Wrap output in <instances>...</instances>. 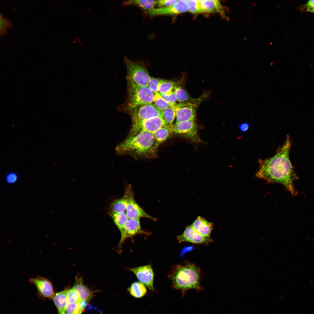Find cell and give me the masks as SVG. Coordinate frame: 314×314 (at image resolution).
I'll use <instances>...</instances> for the list:
<instances>
[{
  "label": "cell",
  "instance_id": "obj_5",
  "mask_svg": "<svg viewBox=\"0 0 314 314\" xmlns=\"http://www.w3.org/2000/svg\"><path fill=\"white\" fill-rule=\"evenodd\" d=\"M124 60L127 71V77L139 85L147 87L151 77L145 66L126 57Z\"/></svg>",
  "mask_w": 314,
  "mask_h": 314
},
{
  "label": "cell",
  "instance_id": "obj_26",
  "mask_svg": "<svg viewBox=\"0 0 314 314\" xmlns=\"http://www.w3.org/2000/svg\"><path fill=\"white\" fill-rule=\"evenodd\" d=\"M174 106H170L161 111V116L166 124L171 126L173 125L176 113Z\"/></svg>",
  "mask_w": 314,
  "mask_h": 314
},
{
  "label": "cell",
  "instance_id": "obj_21",
  "mask_svg": "<svg viewBox=\"0 0 314 314\" xmlns=\"http://www.w3.org/2000/svg\"><path fill=\"white\" fill-rule=\"evenodd\" d=\"M157 4V0H132L124 3L125 5L135 6L147 12L154 8Z\"/></svg>",
  "mask_w": 314,
  "mask_h": 314
},
{
  "label": "cell",
  "instance_id": "obj_28",
  "mask_svg": "<svg viewBox=\"0 0 314 314\" xmlns=\"http://www.w3.org/2000/svg\"><path fill=\"white\" fill-rule=\"evenodd\" d=\"M0 34L2 36L6 35L8 30L13 27V25L10 20L8 18L4 17L3 15L0 14Z\"/></svg>",
  "mask_w": 314,
  "mask_h": 314
},
{
  "label": "cell",
  "instance_id": "obj_15",
  "mask_svg": "<svg viewBox=\"0 0 314 314\" xmlns=\"http://www.w3.org/2000/svg\"><path fill=\"white\" fill-rule=\"evenodd\" d=\"M30 282L34 284L39 293L43 297L53 298L54 293L51 282L42 277H37L30 279Z\"/></svg>",
  "mask_w": 314,
  "mask_h": 314
},
{
  "label": "cell",
  "instance_id": "obj_36",
  "mask_svg": "<svg viewBox=\"0 0 314 314\" xmlns=\"http://www.w3.org/2000/svg\"><path fill=\"white\" fill-rule=\"evenodd\" d=\"M5 179L6 182L8 183H13L17 181V176L15 173L11 172L6 175Z\"/></svg>",
  "mask_w": 314,
  "mask_h": 314
},
{
  "label": "cell",
  "instance_id": "obj_12",
  "mask_svg": "<svg viewBox=\"0 0 314 314\" xmlns=\"http://www.w3.org/2000/svg\"><path fill=\"white\" fill-rule=\"evenodd\" d=\"M141 229L140 219L129 218L120 231L121 238L118 247L121 250L122 245L127 238L142 233Z\"/></svg>",
  "mask_w": 314,
  "mask_h": 314
},
{
  "label": "cell",
  "instance_id": "obj_38",
  "mask_svg": "<svg viewBox=\"0 0 314 314\" xmlns=\"http://www.w3.org/2000/svg\"><path fill=\"white\" fill-rule=\"evenodd\" d=\"M249 126L247 123H243L240 126L239 128L241 131H247L248 129Z\"/></svg>",
  "mask_w": 314,
  "mask_h": 314
},
{
  "label": "cell",
  "instance_id": "obj_39",
  "mask_svg": "<svg viewBox=\"0 0 314 314\" xmlns=\"http://www.w3.org/2000/svg\"><path fill=\"white\" fill-rule=\"evenodd\" d=\"M192 249L193 247L191 246L185 247L181 252V256H182V255H183L185 253L189 251H190Z\"/></svg>",
  "mask_w": 314,
  "mask_h": 314
},
{
  "label": "cell",
  "instance_id": "obj_32",
  "mask_svg": "<svg viewBox=\"0 0 314 314\" xmlns=\"http://www.w3.org/2000/svg\"><path fill=\"white\" fill-rule=\"evenodd\" d=\"M67 297L68 303H77L81 301L78 294L73 288L67 290Z\"/></svg>",
  "mask_w": 314,
  "mask_h": 314
},
{
  "label": "cell",
  "instance_id": "obj_31",
  "mask_svg": "<svg viewBox=\"0 0 314 314\" xmlns=\"http://www.w3.org/2000/svg\"><path fill=\"white\" fill-rule=\"evenodd\" d=\"M80 301L77 303H68L65 312L74 314H81L83 309L81 307Z\"/></svg>",
  "mask_w": 314,
  "mask_h": 314
},
{
  "label": "cell",
  "instance_id": "obj_33",
  "mask_svg": "<svg viewBox=\"0 0 314 314\" xmlns=\"http://www.w3.org/2000/svg\"><path fill=\"white\" fill-rule=\"evenodd\" d=\"M161 79L151 77L148 87L155 94L158 93V87Z\"/></svg>",
  "mask_w": 314,
  "mask_h": 314
},
{
  "label": "cell",
  "instance_id": "obj_18",
  "mask_svg": "<svg viewBox=\"0 0 314 314\" xmlns=\"http://www.w3.org/2000/svg\"><path fill=\"white\" fill-rule=\"evenodd\" d=\"M204 13H218L223 15V7L221 3L217 0H199Z\"/></svg>",
  "mask_w": 314,
  "mask_h": 314
},
{
  "label": "cell",
  "instance_id": "obj_27",
  "mask_svg": "<svg viewBox=\"0 0 314 314\" xmlns=\"http://www.w3.org/2000/svg\"><path fill=\"white\" fill-rule=\"evenodd\" d=\"M174 90L177 100L180 103L192 100L186 91L181 87L176 84Z\"/></svg>",
  "mask_w": 314,
  "mask_h": 314
},
{
  "label": "cell",
  "instance_id": "obj_8",
  "mask_svg": "<svg viewBox=\"0 0 314 314\" xmlns=\"http://www.w3.org/2000/svg\"><path fill=\"white\" fill-rule=\"evenodd\" d=\"M172 128L173 133L185 137L192 142L200 141L195 119L176 123L173 125Z\"/></svg>",
  "mask_w": 314,
  "mask_h": 314
},
{
  "label": "cell",
  "instance_id": "obj_1",
  "mask_svg": "<svg viewBox=\"0 0 314 314\" xmlns=\"http://www.w3.org/2000/svg\"><path fill=\"white\" fill-rule=\"evenodd\" d=\"M291 143L290 137L278 148L273 156L258 161L259 167L256 176L269 183L283 185L293 195H297L293 182L298 178L289 158Z\"/></svg>",
  "mask_w": 314,
  "mask_h": 314
},
{
  "label": "cell",
  "instance_id": "obj_4",
  "mask_svg": "<svg viewBox=\"0 0 314 314\" xmlns=\"http://www.w3.org/2000/svg\"><path fill=\"white\" fill-rule=\"evenodd\" d=\"M130 110L141 104L152 103L155 94L147 86L140 85L127 77Z\"/></svg>",
  "mask_w": 314,
  "mask_h": 314
},
{
  "label": "cell",
  "instance_id": "obj_29",
  "mask_svg": "<svg viewBox=\"0 0 314 314\" xmlns=\"http://www.w3.org/2000/svg\"><path fill=\"white\" fill-rule=\"evenodd\" d=\"M153 102L154 105L161 111L170 106L158 93L155 94Z\"/></svg>",
  "mask_w": 314,
  "mask_h": 314
},
{
  "label": "cell",
  "instance_id": "obj_37",
  "mask_svg": "<svg viewBox=\"0 0 314 314\" xmlns=\"http://www.w3.org/2000/svg\"><path fill=\"white\" fill-rule=\"evenodd\" d=\"M303 9L307 12L314 8V0L308 1L303 5Z\"/></svg>",
  "mask_w": 314,
  "mask_h": 314
},
{
  "label": "cell",
  "instance_id": "obj_11",
  "mask_svg": "<svg viewBox=\"0 0 314 314\" xmlns=\"http://www.w3.org/2000/svg\"><path fill=\"white\" fill-rule=\"evenodd\" d=\"M188 0H178L173 5L166 7L154 8L147 12L151 16L173 15L188 11Z\"/></svg>",
  "mask_w": 314,
  "mask_h": 314
},
{
  "label": "cell",
  "instance_id": "obj_22",
  "mask_svg": "<svg viewBox=\"0 0 314 314\" xmlns=\"http://www.w3.org/2000/svg\"><path fill=\"white\" fill-rule=\"evenodd\" d=\"M129 292L132 296L139 298L144 295L147 292V290L145 285L143 283L138 282H135L133 283L129 289Z\"/></svg>",
  "mask_w": 314,
  "mask_h": 314
},
{
  "label": "cell",
  "instance_id": "obj_24",
  "mask_svg": "<svg viewBox=\"0 0 314 314\" xmlns=\"http://www.w3.org/2000/svg\"><path fill=\"white\" fill-rule=\"evenodd\" d=\"M175 82L170 80L161 79L158 88V93L160 94L168 95L174 90Z\"/></svg>",
  "mask_w": 314,
  "mask_h": 314
},
{
  "label": "cell",
  "instance_id": "obj_7",
  "mask_svg": "<svg viewBox=\"0 0 314 314\" xmlns=\"http://www.w3.org/2000/svg\"><path fill=\"white\" fill-rule=\"evenodd\" d=\"M166 124L161 116L132 123L129 136L135 135L142 131L153 134Z\"/></svg>",
  "mask_w": 314,
  "mask_h": 314
},
{
  "label": "cell",
  "instance_id": "obj_20",
  "mask_svg": "<svg viewBox=\"0 0 314 314\" xmlns=\"http://www.w3.org/2000/svg\"><path fill=\"white\" fill-rule=\"evenodd\" d=\"M172 126L166 124L153 133L158 146L166 140L173 133Z\"/></svg>",
  "mask_w": 314,
  "mask_h": 314
},
{
  "label": "cell",
  "instance_id": "obj_6",
  "mask_svg": "<svg viewBox=\"0 0 314 314\" xmlns=\"http://www.w3.org/2000/svg\"><path fill=\"white\" fill-rule=\"evenodd\" d=\"M124 195L127 200L126 213L128 218L140 219L141 217H146L156 221V219L145 212L135 201L130 185H128L126 187Z\"/></svg>",
  "mask_w": 314,
  "mask_h": 314
},
{
  "label": "cell",
  "instance_id": "obj_9",
  "mask_svg": "<svg viewBox=\"0 0 314 314\" xmlns=\"http://www.w3.org/2000/svg\"><path fill=\"white\" fill-rule=\"evenodd\" d=\"M130 110L132 123L161 115V111L152 103L138 105Z\"/></svg>",
  "mask_w": 314,
  "mask_h": 314
},
{
  "label": "cell",
  "instance_id": "obj_35",
  "mask_svg": "<svg viewBox=\"0 0 314 314\" xmlns=\"http://www.w3.org/2000/svg\"><path fill=\"white\" fill-rule=\"evenodd\" d=\"M178 1L177 0H157V6L158 7V8L168 7L173 5Z\"/></svg>",
  "mask_w": 314,
  "mask_h": 314
},
{
  "label": "cell",
  "instance_id": "obj_40",
  "mask_svg": "<svg viewBox=\"0 0 314 314\" xmlns=\"http://www.w3.org/2000/svg\"><path fill=\"white\" fill-rule=\"evenodd\" d=\"M308 12L314 13V8L310 10Z\"/></svg>",
  "mask_w": 314,
  "mask_h": 314
},
{
  "label": "cell",
  "instance_id": "obj_16",
  "mask_svg": "<svg viewBox=\"0 0 314 314\" xmlns=\"http://www.w3.org/2000/svg\"><path fill=\"white\" fill-rule=\"evenodd\" d=\"M191 226L199 233L207 238H210L213 226L212 223L208 222L200 216L197 217Z\"/></svg>",
  "mask_w": 314,
  "mask_h": 314
},
{
  "label": "cell",
  "instance_id": "obj_30",
  "mask_svg": "<svg viewBox=\"0 0 314 314\" xmlns=\"http://www.w3.org/2000/svg\"><path fill=\"white\" fill-rule=\"evenodd\" d=\"M188 11L192 14L204 13L200 4L199 0H190L188 1Z\"/></svg>",
  "mask_w": 314,
  "mask_h": 314
},
{
  "label": "cell",
  "instance_id": "obj_23",
  "mask_svg": "<svg viewBox=\"0 0 314 314\" xmlns=\"http://www.w3.org/2000/svg\"><path fill=\"white\" fill-rule=\"evenodd\" d=\"M127 204V199L124 195L122 197L115 200L111 203L110 213L124 212L126 213Z\"/></svg>",
  "mask_w": 314,
  "mask_h": 314
},
{
  "label": "cell",
  "instance_id": "obj_3",
  "mask_svg": "<svg viewBox=\"0 0 314 314\" xmlns=\"http://www.w3.org/2000/svg\"><path fill=\"white\" fill-rule=\"evenodd\" d=\"M200 270L192 263L178 265L173 267L168 275L174 287L180 290L184 295L191 289L200 291Z\"/></svg>",
  "mask_w": 314,
  "mask_h": 314
},
{
  "label": "cell",
  "instance_id": "obj_34",
  "mask_svg": "<svg viewBox=\"0 0 314 314\" xmlns=\"http://www.w3.org/2000/svg\"><path fill=\"white\" fill-rule=\"evenodd\" d=\"M159 94L170 106H174L176 104L177 100L174 90L170 94L168 95Z\"/></svg>",
  "mask_w": 314,
  "mask_h": 314
},
{
  "label": "cell",
  "instance_id": "obj_14",
  "mask_svg": "<svg viewBox=\"0 0 314 314\" xmlns=\"http://www.w3.org/2000/svg\"><path fill=\"white\" fill-rule=\"evenodd\" d=\"M179 243L188 242L195 244H207L212 241L210 238H205L197 232L191 225L187 226L183 233L176 236Z\"/></svg>",
  "mask_w": 314,
  "mask_h": 314
},
{
  "label": "cell",
  "instance_id": "obj_17",
  "mask_svg": "<svg viewBox=\"0 0 314 314\" xmlns=\"http://www.w3.org/2000/svg\"><path fill=\"white\" fill-rule=\"evenodd\" d=\"M72 288L78 294L81 301L88 302L93 296L92 292L84 284L81 276H77Z\"/></svg>",
  "mask_w": 314,
  "mask_h": 314
},
{
  "label": "cell",
  "instance_id": "obj_19",
  "mask_svg": "<svg viewBox=\"0 0 314 314\" xmlns=\"http://www.w3.org/2000/svg\"><path fill=\"white\" fill-rule=\"evenodd\" d=\"M67 290L54 294L53 299L59 314H62L65 311L68 304L67 297Z\"/></svg>",
  "mask_w": 314,
  "mask_h": 314
},
{
  "label": "cell",
  "instance_id": "obj_2",
  "mask_svg": "<svg viewBox=\"0 0 314 314\" xmlns=\"http://www.w3.org/2000/svg\"><path fill=\"white\" fill-rule=\"evenodd\" d=\"M158 146L152 133L142 131L128 136L116 147L115 151L119 155L149 157L155 156Z\"/></svg>",
  "mask_w": 314,
  "mask_h": 314
},
{
  "label": "cell",
  "instance_id": "obj_13",
  "mask_svg": "<svg viewBox=\"0 0 314 314\" xmlns=\"http://www.w3.org/2000/svg\"><path fill=\"white\" fill-rule=\"evenodd\" d=\"M129 270L133 273L140 282L151 290H154V273L150 265L138 267Z\"/></svg>",
  "mask_w": 314,
  "mask_h": 314
},
{
  "label": "cell",
  "instance_id": "obj_10",
  "mask_svg": "<svg viewBox=\"0 0 314 314\" xmlns=\"http://www.w3.org/2000/svg\"><path fill=\"white\" fill-rule=\"evenodd\" d=\"M197 100L193 99L190 101L180 103L174 106L176 113V123L195 119L198 105L196 103Z\"/></svg>",
  "mask_w": 314,
  "mask_h": 314
},
{
  "label": "cell",
  "instance_id": "obj_25",
  "mask_svg": "<svg viewBox=\"0 0 314 314\" xmlns=\"http://www.w3.org/2000/svg\"><path fill=\"white\" fill-rule=\"evenodd\" d=\"M110 214L114 222L120 231L126 222L128 218L124 212L110 213Z\"/></svg>",
  "mask_w": 314,
  "mask_h": 314
},
{
  "label": "cell",
  "instance_id": "obj_41",
  "mask_svg": "<svg viewBox=\"0 0 314 314\" xmlns=\"http://www.w3.org/2000/svg\"><path fill=\"white\" fill-rule=\"evenodd\" d=\"M62 314H74V313H66V312H64V313H63Z\"/></svg>",
  "mask_w": 314,
  "mask_h": 314
}]
</instances>
